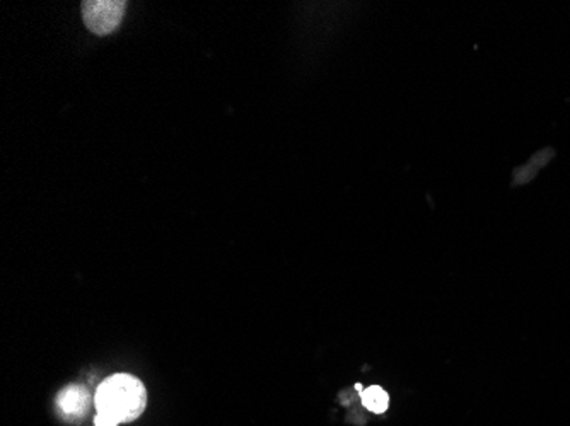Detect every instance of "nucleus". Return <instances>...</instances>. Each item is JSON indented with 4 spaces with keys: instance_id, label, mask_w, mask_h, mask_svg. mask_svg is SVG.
<instances>
[{
    "instance_id": "obj_1",
    "label": "nucleus",
    "mask_w": 570,
    "mask_h": 426,
    "mask_svg": "<svg viewBox=\"0 0 570 426\" xmlns=\"http://www.w3.org/2000/svg\"><path fill=\"white\" fill-rule=\"evenodd\" d=\"M94 406L98 413L110 414L118 423H130L147 408V389L134 375H111L98 387Z\"/></svg>"
},
{
    "instance_id": "obj_2",
    "label": "nucleus",
    "mask_w": 570,
    "mask_h": 426,
    "mask_svg": "<svg viewBox=\"0 0 570 426\" xmlns=\"http://www.w3.org/2000/svg\"><path fill=\"white\" fill-rule=\"evenodd\" d=\"M83 19L87 30L96 36H108L120 28L127 11L125 0H84Z\"/></svg>"
},
{
    "instance_id": "obj_3",
    "label": "nucleus",
    "mask_w": 570,
    "mask_h": 426,
    "mask_svg": "<svg viewBox=\"0 0 570 426\" xmlns=\"http://www.w3.org/2000/svg\"><path fill=\"white\" fill-rule=\"evenodd\" d=\"M55 404L58 408V413L69 423H77L86 418L89 409L92 406V397L83 386H67L58 392Z\"/></svg>"
},
{
    "instance_id": "obj_4",
    "label": "nucleus",
    "mask_w": 570,
    "mask_h": 426,
    "mask_svg": "<svg viewBox=\"0 0 570 426\" xmlns=\"http://www.w3.org/2000/svg\"><path fill=\"white\" fill-rule=\"evenodd\" d=\"M361 397L364 406L376 414H382L390 406V396L380 386H371L365 391H361Z\"/></svg>"
},
{
    "instance_id": "obj_5",
    "label": "nucleus",
    "mask_w": 570,
    "mask_h": 426,
    "mask_svg": "<svg viewBox=\"0 0 570 426\" xmlns=\"http://www.w3.org/2000/svg\"><path fill=\"white\" fill-rule=\"evenodd\" d=\"M94 425L96 426H118L120 423L115 420V418H111L110 414H103V413H98L96 416H94Z\"/></svg>"
}]
</instances>
